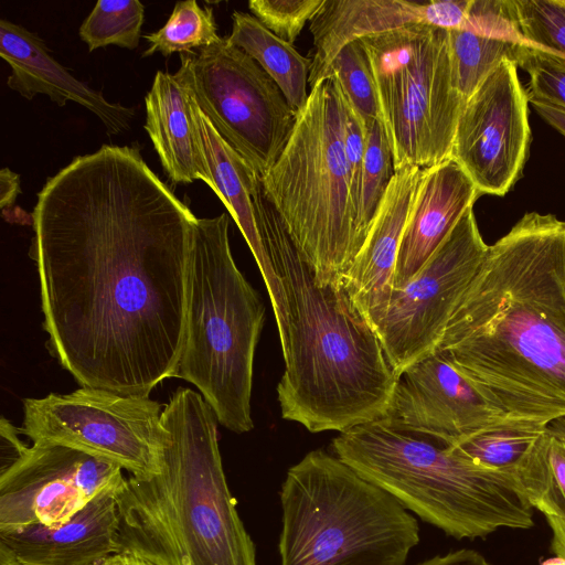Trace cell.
Listing matches in <instances>:
<instances>
[{"label": "cell", "instance_id": "6da1fadb", "mask_svg": "<svg viewBox=\"0 0 565 565\" xmlns=\"http://www.w3.org/2000/svg\"><path fill=\"white\" fill-rule=\"evenodd\" d=\"M30 255L49 347L81 386L150 396L174 377L198 217L138 148L104 145L47 179Z\"/></svg>", "mask_w": 565, "mask_h": 565}, {"label": "cell", "instance_id": "7a4b0ae2", "mask_svg": "<svg viewBox=\"0 0 565 565\" xmlns=\"http://www.w3.org/2000/svg\"><path fill=\"white\" fill-rule=\"evenodd\" d=\"M434 351L513 422L565 418V221L527 212L489 245Z\"/></svg>", "mask_w": 565, "mask_h": 565}, {"label": "cell", "instance_id": "3957f363", "mask_svg": "<svg viewBox=\"0 0 565 565\" xmlns=\"http://www.w3.org/2000/svg\"><path fill=\"white\" fill-rule=\"evenodd\" d=\"M259 235L288 300L285 371L277 386L282 418L311 433H343L380 419L397 376L374 329L340 286H319L255 174Z\"/></svg>", "mask_w": 565, "mask_h": 565}, {"label": "cell", "instance_id": "277c9868", "mask_svg": "<svg viewBox=\"0 0 565 565\" xmlns=\"http://www.w3.org/2000/svg\"><path fill=\"white\" fill-rule=\"evenodd\" d=\"M160 470L116 490L117 553L153 565H256L222 465L216 417L200 393L177 388L161 415Z\"/></svg>", "mask_w": 565, "mask_h": 565}, {"label": "cell", "instance_id": "5b68a950", "mask_svg": "<svg viewBox=\"0 0 565 565\" xmlns=\"http://www.w3.org/2000/svg\"><path fill=\"white\" fill-rule=\"evenodd\" d=\"M331 448L364 480L455 539L534 524L514 473L479 465L431 437L374 420L340 433Z\"/></svg>", "mask_w": 565, "mask_h": 565}, {"label": "cell", "instance_id": "8992f818", "mask_svg": "<svg viewBox=\"0 0 565 565\" xmlns=\"http://www.w3.org/2000/svg\"><path fill=\"white\" fill-rule=\"evenodd\" d=\"M230 217L198 218L192 236L185 335L174 377L193 384L216 420L254 428L252 387L265 306L233 258Z\"/></svg>", "mask_w": 565, "mask_h": 565}, {"label": "cell", "instance_id": "52a82bcc", "mask_svg": "<svg viewBox=\"0 0 565 565\" xmlns=\"http://www.w3.org/2000/svg\"><path fill=\"white\" fill-rule=\"evenodd\" d=\"M265 192L319 286H340L363 242L344 149L343 95L334 76L310 89Z\"/></svg>", "mask_w": 565, "mask_h": 565}, {"label": "cell", "instance_id": "ba28073f", "mask_svg": "<svg viewBox=\"0 0 565 565\" xmlns=\"http://www.w3.org/2000/svg\"><path fill=\"white\" fill-rule=\"evenodd\" d=\"M280 565H404L416 519L334 454L308 452L280 489Z\"/></svg>", "mask_w": 565, "mask_h": 565}, {"label": "cell", "instance_id": "9c48e42d", "mask_svg": "<svg viewBox=\"0 0 565 565\" xmlns=\"http://www.w3.org/2000/svg\"><path fill=\"white\" fill-rule=\"evenodd\" d=\"M361 41L395 170L450 159L466 102L454 85L448 31L412 23Z\"/></svg>", "mask_w": 565, "mask_h": 565}, {"label": "cell", "instance_id": "30bf717a", "mask_svg": "<svg viewBox=\"0 0 565 565\" xmlns=\"http://www.w3.org/2000/svg\"><path fill=\"white\" fill-rule=\"evenodd\" d=\"M180 58L174 77L220 136L264 177L284 151L298 118L279 86L227 38Z\"/></svg>", "mask_w": 565, "mask_h": 565}, {"label": "cell", "instance_id": "8fae6325", "mask_svg": "<svg viewBox=\"0 0 565 565\" xmlns=\"http://www.w3.org/2000/svg\"><path fill=\"white\" fill-rule=\"evenodd\" d=\"M162 409L150 396L81 386L25 398L19 431L32 443L74 448L113 461L130 476L148 477L160 470Z\"/></svg>", "mask_w": 565, "mask_h": 565}, {"label": "cell", "instance_id": "7c38bea8", "mask_svg": "<svg viewBox=\"0 0 565 565\" xmlns=\"http://www.w3.org/2000/svg\"><path fill=\"white\" fill-rule=\"evenodd\" d=\"M488 247L470 207L419 271L393 290L374 331L397 377L434 352Z\"/></svg>", "mask_w": 565, "mask_h": 565}, {"label": "cell", "instance_id": "4fadbf2b", "mask_svg": "<svg viewBox=\"0 0 565 565\" xmlns=\"http://www.w3.org/2000/svg\"><path fill=\"white\" fill-rule=\"evenodd\" d=\"M530 143L529 97L505 58L466 100L451 158L481 195L503 196L522 175Z\"/></svg>", "mask_w": 565, "mask_h": 565}, {"label": "cell", "instance_id": "5bb4252c", "mask_svg": "<svg viewBox=\"0 0 565 565\" xmlns=\"http://www.w3.org/2000/svg\"><path fill=\"white\" fill-rule=\"evenodd\" d=\"M122 468L74 448L25 444L0 470V531L66 522L99 493L119 488Z\"/></svg>", "mask_w": 565, "mask_h": 565}, {"label": "cell", "instance_id": "9a60e30c", "mask_svg": "<svg viewBox=\"0 0 565 565\" xmlns=\"http://www.w3.org/2000/svg\"><path fill=\"white\" fill-rule=\"evenodd\" d=\"M377 422L396 430L431 437L448 446L488 431L531 429L513 422L484 398L437 351L398 375L388 406Z\"/></svg>", "mask_w": 565, "mask_h": 565}, {"label": "cell", "instance_id": "2e32d148", "mask_svg": "<svg viewBox=\"0 0 565 565\" xmlns=\"http://www.w3.org/2000/svg\"><path fill=\"white\" fill-rule=\"evenodd\" d=\"M425 169L397 170L373 218L366 241L342 286L374 329L393 292V276L403 233L415 203Z\"/></svg>", "mask_w": 565, "mask_h": 565}, {"label": "cell", "instance_id": "e0dca14e", "mask_svg": "<svg viewBox=\"0 0 565 565\" xmlns=\"http://www.w3.org/2000/svg\"><path fill=\"white\" fill-rule=\"evenodd\" d=\"M189 100L195 139L211 177V189L226 206L254 255L270 298L281 351H284L288 337V300L282 280L256 224L252 201V186L256 172L220 136L190 95Z\"/></svg>", "mask_w": 565, "mask_h": 565}, {"label": "cell", "instance_id": "ac0fdd59", "mask_svg": "<svg viewBox=\"0 0 565 565\" xmlns=\"http://www.w3.org/2000/svg\"><path fill=\"white\" fill-rule=\"evenodd\" d=\"M0 56L11 68L7 84L22 97L47 96L58 106L74 102L92 111L109 135L129 130L135 117L131 107L107 100L102 92L74 77L58 63L44 41L22 25L0 21Z\"/></svg>", "mask_w": 565, "mask_h": 565}, {"label": "cell", "instance_id": "d6986e66", "mask_svg": "<svg viewBox=\"0 0 565 565\" xmlns=\"http://www.w3.org/2000/svg\"><path fill=\"white\" fill-rule=\"evenodd\" d=\"M116 489L106 490L66 522L0 531L19 565H98L117 553Z\"/></svg>", "mask_w": 565, "mask_h": 565}, {"label": "cell", "instance_id": "ffe728a7", "mask_svg": "<svg viewBox=\"0 0 565 565\" xmlns=\"http://www.w3.org/2000/svg\"><path fill=\"white\" fill-rule=\"evenodd\" d=\"M481 194L452 159L425 169L401 241L393 289L404 287Z\"/></svg>", "mask_w": 565, "mask_h": 565}, {"label": "cell", "instance_id": "44dd1931", "mask_svg": "<svg viewBox=\"0 0 565 565\" xmlns=\"http://www.w3.org/2000/svg\"><path fill=\"white\" fill-rule=\"evenodd\" d=\"M412 23L427 24V3L405 0H326L310 21L313 39L308 81L310 89L326 79L330 64L348 43Z\"/></svg>", "mask_w": 565, "mask_h": 565}, {"label": "cell", "instance_id": "7402d4cb", "mask_svg": "<svg viewBox=\"0 0 565 565\" xmlns=\"http://www.w3.org/2000/svg\"><path fill=\"white\" fill-rule=\"evenodd\" d=\"M145 129L173 183L212 181L198 147L189 95L173 74L158 71L145 97Z\"/></svg>", "mask_w": 565, "mask_h": 565}, {"label": "cell", "instance_id": "603a6c76", "mask_svg": "<svg viewBox=\"0 0 565 565\" xmlns=\"http://www.w3.org/2000/svg\"><path fill=\"white\" fill-rule=\"evenodd\" d=\"M227 40L254 58L279 86L287 102L299 116L308 102L307 85L311 58L302 56L254 15L234 11L232 32Z\"/></svg>", "mask_w": 565, "mask_h": 565}, {"label": "cell", "instance_id": "cb8c5ba5", "mask_svg": "<svg viewBox=\"0 0 565 565\" xmlns=\"http://www.w3.org/2000/svg\"><path fill=\"white\" fill-rule=\"evenodd\" d=\"M518 478L533 509L565 521V441L548 429Z\"/></svg>", "mask_w": 565, "mask_h": 565}, {"label": "cell", "instance_id": "d4e9b609", "mask_svg": "<svg viewBox=\"0 0 565 565\" xmlns=\"http://www.w3.org/2000/svg\"><path fill=\"white\" fill-rule=\"evenodd\" d=\"M454 85L465 102L505 58L515 63L521 45L468 30L448 31Z\"/></svg>", "mask_w": 565, "mask_h": 565}, {"label": "cell", "instance_id": "484cf974", "mask_svg": "<svg viewBox=\"0 0 565 565\" xmlns=\"http://www.w3.org/2000/svg\"><path fill=\"white\" fill-rule=\"evenodd\" d=\"M149 47L143 56L157 52L163 56L192 53L221 40L213 9L201 7L195 0L178 1L166 24L157 32L145 35Z\"/></svg>", "mask_w": 565, "mask_h": 565}, {"label": "cell", "instance_id": "4316f807", "mask_svg": "<svg viewBox=\"0 0 565 565\" xmlns=\"http://www.w3.org/2000/svg\"><path fill=\"white\" fill-rule=\"evenodd\" d=\"M366 147L362 166L358 228L366 241L373 218L396 170L384 127L377 119H366Z\"/></svg>", "mask_w": 565, "mask_h": 565}, {"label": "cell", "instance_id": "83f0119b", "mask_svg": "<svg viewBox=\"0 0 565 565\" xmlns=\"http://www.w3.org/2000/svg\"><path fill=\"white\" fill-rule=\"evenodd\" d=\"M145 7L139 0H99L79 26L88 51L116 45L136 49L141 38Z\"/></svg>", "mask_w": 565, "mask_h": 565}, {"label": "cell", "instance_id": "f1b7e54d", "mask_svg": "<svg viewBox=\"0 0 565 565\" xmlns=\"http://www.w3.org/2000/svg\"><path fill=\"white\" fill-rule=\"evenodd\" d=\"M547 429L488 431L451 447L479 465L504 470L518 477V471L540 444Z\"/></svg>", "mask_w": 565, "mask_h": 565}, {"label": "cell", "instance_id": "f546056e", "mask_svg": "<svg viewBox=\"0 0 565 565\" xmlns=\"http://www.w3.org/2000/svg\"><path fill=\"white\" fill-rule=\"evenodd\" d=\"M334 76L352 107L366 119L381 121L380 107L369 56L361 40L348 43L334 57L326 79Z\"/></svg>", "mask_w": 565, "mask_h": 565}, {"label": "cell", "instance_id": "4dcf8cb0", "mask_svg": "<svg viewBox=\"0 0 565 565\" xmlns=\"http://www.w3.org/2000/svg\"><path fill=\"white\" fill-rule=\"evenodd\" d=\"M513 3L527 42L565 58V0H513Z\"/></svg>", "mask_w": 565, "mask_h": 565}, {"label": "cell", "instance_id": "1f68e13d", "mask_svg": "<svg viewBox=\"0 0 565 565\" xmlns=\"http://www.w3.org/2000/svg\"><path fill=\"white\" fill-rule=\"evenodd\" d=\"M530 76L529 98L565 108V58L541 49L521 45L516 58Z\"/></svg>", "mask_w": 565, "mask_h": 565}, {"label": "cell", "instance_id": "d6a6232c", "mask_svg": "<svg viewBox=\"0 0 565 565\" xmlns=\"http://www.w3.org/2000/svg\"><path fill=\"white\" fill-rule=\"evenodd\" d=\"M326 0H250L253 15L282 41L294 44Z\"/></svg>", "mask_w": 565, "mask_h": 565}, {"label": "cell", "instance_id": "836d02e7", "mask_svg": "<svg viewBox=\"0 0 565 565\" xmlns=\"http://www.w3.org/2000/svg\"><path fill=\"white\" fill-rule=\"evenodd\" d=\"M461 30L532 46L520 30L513 0H470Z\"/></svg>", "mask_w": 565, "mask_h": 565}, {"label": "cell", "instance_id": "e575fe53", "mask_svg": "<svg viewBox=\"0 0 565 565\" xmlns=\"http://www.w3.org/2000/svg\"><path fill=\"white\" fill-rule=\"evenodd\" d=\"M343 95V93H342ZM344 104V149L349 168L351 195L358 216L360 184L366 147V125L361 115L343 95ZM360 234V233H359ZM361 237V236H360ZM363 242V241H362Z\"/></svg>", "mask_w": 565, "mask_h": 565}, {"label": "cell", "instance_id": "d590c367", "mask_svg": "<svg viewBox=\"0 0 565 565\" xmlns=\"http://www.w3.org/2000/svg\"><path fill=\"white\" fill-rule=\"evenodd\" d=\"M470 0L427 2V24L443 30H461L466 23Z\"/></svg>", "mask_w": 565, "mask_h": 565}, {"label": "cell", "instance_id": "8d00e7d4", "mask_svg": "<svg viewBox=\"0 0 565 565\" xmlns=\"http://www.w3.org/2000/svg\"><path fill=\"white\" fill-rule=\"evenodd\" d=\"M416 565H491L486 557L475 550L462 548L437 555Z\"/></svg>", "mask_w": 565, "mask_h": 565}, {"label": "cell", "instance_id": "74e56055", "mask_svg": "<svg viewBox=\"0 0 565 565\" xmlns=\"http://www.w3.org/2000/svg\"><path fill=\"white\" fill-rule=\"evenodd\" d=\"M20 193V175L9 168H2L0 171V207L2 210L12 207Z\"/></svg>", "mask_w": 565, "mask_h": 565}, {"label": "cell", "instance_id": "f35d334b", "mask_svg": "<svg viewBox=\"0 0 565 565\" xmlns=\"http://www.w3.org/2000/svg\"><path fill=\"white\" fill-rule=\"evenodd\" d=\"M529 103L547 124L565 136V108L533 98H529Z\"/></svg>", "mask_w": 565, "mask_h": 565}, {"label": "cell", "instance_id": "ab89813d", "mask_svg": "<svg viewBox=\"0 0 565 565\" xmlns=\"http://www.w3.org/2000/svg\"><path fill=\"white\" fill-rule=\"evenodd\" d=\"M546 521L552 530V553L565 557V521L555 518H546Z\"/></svg>", "mask_w": 565, "mask_h": 565}, {"label": "cell", "instance_id": "60d3db41", "mask_svg": "<svg viewBox=\"0 0 565 565\" xmlns=\"http://www.w3.org/2000/svg\"><path fill=\"white\" fill-rule=\"evenodd\" d=\"M98 565H153L152 563L128 553H116Z\"/></svg>", "mask_w": 565, "mask_h": 565}, {"label": "cell", "instance_id": "b9f144b4", "mask_svg": "<svg viewBox=\"0 0 565 565\" xmlns=\"http://www.w3.org/2000/svg\"><path fill=\"white\" fill-rule=\"evenodd\" d=\"M0 565H19L12 552L0 543Z\"/></svg>", "mask_w": 565, "mask_h": 565}, {"label": "cell", "instance_id": "7bdbcfd3", "mask_svg": "<svg viewBox=\"0 0 565 565\" xmlns=\"http://www.w3.org/2000/svg\"><path fill=\"white\" fill-rule=\"evenodd\" d=\"M548 430L558 439L565 441V418L557 419L548 426Z\"/></svg>", "mask_w": 565, "mask_h": 565}, {"label": "cell", "instance_id": "ee69618b", "mask_svg": "<svg viewBox=\"0 0 565 565\" xmlns=\"http://www.w3.org/2000/svg\"><path fill=\"white\" fill-rule=\"evenodd\" d=\"M541 565H565V557L555 555L552 558L543 561Z\"/></svg>", "mask_w": 565, "mask_h": 565}]
</instances>
